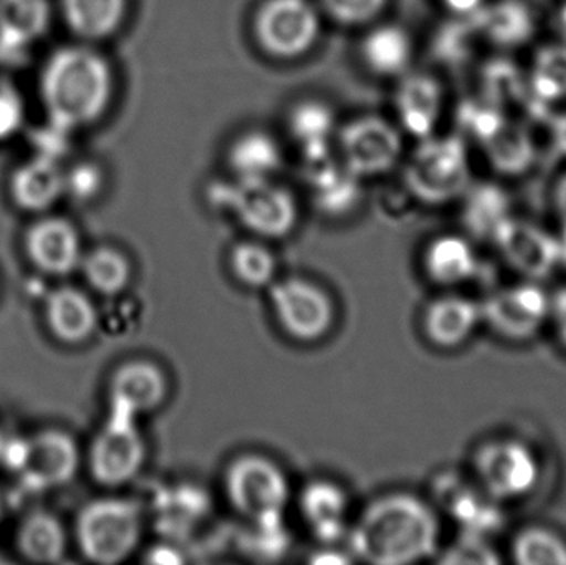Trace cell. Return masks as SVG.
<instances>
[{"instance_id":"1","label":"cell","mask_w":566,"mask_h":565,"mask_svg":"<svg viewBox=\"0 0 566 565\" xmlns=\"http://www.w3.org/2000/svg\"><path fill=\"white\" fill-rule=\"evenodd\" d=\"M115 75L108 60L86 43L50 53L39 79V95L50 125L65 132L95 125L108 112Z\"/></svg>"},{"instance_id":"2","label":"cell","mask_w":566,"mask_h":565,"mask_svg":"<svg viewBox=\"0 0 566 565\" xmlns=\"http://www.w3.org/2000/svg\"><path fill=\"white\" fill-rule=\"evenodd\" d=\"M438 540V517L428 504L411 494H391L366 508L349 544L365 563L406 565L434 554Z\"/></svg>"},{"instance_id":"3","label":"cell","mask_w":566,"mask_h":565,"mask_svg":"<svg viewBox=\"0 0 566 565\" xmlns=\"http://www.w3.org/2000/svg\"><path fill=\"white\" fill-rule=\"evenodd\" d=\"M142 526V513L133 501L119 498L92 501L76 517V543L90 563L119 564L138 547Z\"/></svg>"},{"instance_id":"4","label":"cell","mask_w":566,"mask_h":565,"mask_svg":"<svg viewBox=\"0 0 566 565\" xmlns=\"http://www.w3.org/2000/svg\"><path fill=\"white\" fill-rule=\"evenodd\" d=\"M469 161L459 136L421 139L405 169L409 191L428 205H444L469 188Z\"/></svg>"},{"instance_id":"5","label":"cell","mask_w":566,"mask_h":565,"mask_svg":"<svg viewBox=\"0 0 566 565\" xmlns=\"http://www.w3.org/2000/svg\"><path fill=\"white\" fill-rule=\"evenodd\" d=\"M232 506L258 526L281 523L289 503V483L281 468L264 457L238 458L226 474Z\"/></svg>"},{"instance_id":"6","label":"cell","mask_w":566,"mask_h":565,"mask_svg":"<svg viewBox=\"0 0 566 565\" xmlns=\"http://www.w3.org/2000/svg\"><path fill=\"white\" fill-rule=\"evenodd\" d=\"M462 125L481 143L499 172L517 176L531 169L535 146L531 133L485 102H468L459 112Z\"/></svg>"},{"instance_id":"7","label":"cell","mask_w":566,"mask_h":565,"mask_svg":"<svg viewBox=\"0 0 566 565\" xmlns=\"http://www.w3.org/2000/svg\"><path fill=\"white\" fill-rule=\"evenodd\" d=\"M146 460V443L136 418L109 407L102 430L90 448V471L103 486H122L132 481Z\"/></svg>"},{"instance_id":"8","label":"cell","mask_w":566,"mask_h":565,"mask_svg":"<svg viewBox=\"0 0 566 565\" xmlns=\"http://www.w3.org/2000/svg\"><path fill=\"white\" fill-rule=\"evenodd\" d=\"M318 33V13L308 0H264L255 12V40L275 59L305 55L315 45Z\"/></svg>"},{"instance_id":"9","label":"cell","mask_w":566,"mask_h":565,"mask_svg":"<svg viewBox=\"0 0 566 565\" xmlns=\"http://www.w3.org/2000/svg\"><path fill=\"white\" fill-rule=\"evenodd\" d=\"M234 185L219 192L242 224L265 238H282L296 222V205L292 192L269 179L235 178Z\"/></svg>"},{"instance_id":"10","label":"cell","mask_w":566,"mask_h":565,"mask_svg":"<svg viewBox=\"0 0 566 565\" xmlns=\"http://www.w3.org/2000/svg\"><path fill=\"white\" fill-rule=\"evenodd\" d=\"M80 467L78 444L62 430H42L23 441L17 454L15 471L25 488L33 491L65 486Z\"/></svg>"},{"instance_id":"11","label":"cell","mask_w":566,"mask_h":565,"mask_svg":"<svg viewBox=\"0 0 566 565\" xmlns=\"http://www.w3.org/2000/svg\"><path fill=\"white\" fill-rule=\"evenodd\" d=\"M475 471L492 500H517L534 490L538 461L527 444L515 440L492 441L475 454Z\"/></svg>"},{"instance_id":"12","label":"cell","mask_w":566,"mask_h":565,"mask_svg":"<svg viewBox=\"0 0 566 565\" xmlns=\"http://www.w3.org/2000/svg\"><path fill=\"white\" fill-rule=\"evenodd\" d=\"M338 142L343 165L359 179L391 171L401 156L398 129L379 116L353 119L339 132Z\"/></svg>"},{"instance_id":"13","label":"cell","mask_w":566,"mask_h":565,"mask_svg":"<svg viewBox=\"0 0 566 565\" xmlns=\"http://www.w3.org/2000/svg\"><path fill=\"white\" fill-rule=\"evenodd\" d=\"M271 301L279 324L295 341L315 342L332 328V301L312 282L285 279L272 287Z\"/></svg>"},{"instance_id":"14","label":"cell","mask_w":566,"mask_h":565,"mask_svg":"<svg viewBox=\"0 0 566 565\" xmlns=\"http://www.w3.org/2000/svg\"><path fill=\"white\" fill-rule=\"evenodd\" d=\"M552 301L535 284L512 285L494 292L481 305L482 321L511 341H525L541 331L551 314Z\"/></svg>"},{"instance_id":"15","label":"cell","mask_w":566,"mask_h":565,"mask_svg":"<svg viewBox=\"0 0 566 565\" xmlns=\"http://www.w3.org/2000/svg\"><path fill=\"white\" fill-rule=\"evenodd\" d=\"M30 264L46 275L72 274L82 261V242L75 226L60 216H45L27 229L23 238Z\"/></svg>"},{"instance_id":"16","label":"cell","mask_w":566,"mask_h":565,"mask_svg":"<svg viewBox=\"0 0 566 565\" xmlns=\"http://www.w3.org/2000/svg\"><path fill=\"white\" fill-rule=\"evenodd\" d=\"M492 241L505 261L527 278H547L560 264L558 239L531 222L507 218Z\"/></svg>"},{"instance_id":"17","label":"cell","mask_w":566,"mask_h":565,"mask_svg":"<svg viewBox=\"0 0 566 565\" xmlns=\"http://www.w3.org/2000/svg\"><path fill=\"white\" fill-rule=\"evenodd\" d=\"M9 195L20 211H49L65 196V168L59 159L36 155L13 169L9 179Z\"/></svg>"},{"instance_id":"18","label":"cell","mask_w":566,"mask_h":565,"mask_svg":"<svg viewBox=\"0 0 566 565\" xmlns=\"http://www.w3.org/2000/svg\"><path fill=\"white\" fill-rule=\"evenodd\" d=\"M166 391L168 381L158 365L146 360L128 362L109 381V407L138 418L161 407Z\"/></svg>"},{"instance_id":"19","label":"cell","mask_w":566,"mask_h":565,"mask_svg":"<svg viewBox=\"0 0 566 565\" xmlns=\"http://www.w3.org/2000/svg\"><path fill=\"white\" fill-rule=\"evenodd\" d=\"M45 321L60 344L80 345L95 334L98 314L85 292L62 285L46 297Z\"/></svg>"},{"instance_id":"20","label":"cell","mask_w":566,"mask_h":565,"mask_svg":"<svg viewBox=\"0 0 566 565\" xmlns=\"http://www.w3.org/2000/svg\"><path fill=\"white\" fill-rule=\"evenodd\" d=\"M399 122L418 139L432 136L442 109L441 85L426 73H412L402 80L396 95Z\"/></svg>"},{"instance_id":"21","label":"cell","mask_w":566,"mask_h":565,"mask_svg":"<svg viewBox=\"0 0 566 565\" xmlns=\"http://www.w3.org/2000/svg\"><path fill=\"white\" fill-rule=\"evenodd\" d=\"M482 321L481 305L471 299L449 295L429 305L424 314V332L438 347L464 344Z\"/></svg>"},{"instance_id":"22","label":"cell","mask_w":566,"mask_h":565,"mask_svg":"<svg viewBox=\"0 0 566 565\" xmlns=\"http://www.w3.org/2000/svg\"><path fill=\"white\" fill-rule=\"evenodd\" d=\"M128 0H60L63 22L83 42H99L118 32Z\"/></svg>"},{"instance_id":"23","label":"cell","mask_w":566,"mask_h":565,"mask_svg":"<svg viewBox=\"0 0 566 565\" xmlns=\"http://www.w3.org/2000/svg\"><path fill=\"white\" fill-rule=\"evenodd\" d=\"M478 32L495 45L517 46L534 35L535 23L531 10L518 0H501L492 6H481L469 13Z\"/></svg>"},{"instance_id":"24","label":"cell","mask_w":566,"mask_h":565,"mask_svg":"<svg viewBox=\"0 0 566 565\" xmlns=\"http://www.w3.org/2000/svg\"><path fill=\"white\" fill-rule=\"evenodd\" d=\"M23 559L33 564L62 563L66 553V533L55 514L33 511L23 517L15 537Z\"/></svg>"},{"instance_id":"25","label":"cell","mask_w":566,"mask_h":565,"mask_svg":"<svg viewBox=\"0 0 566 565\" xmlns=\"http://www.w3.org/2000/svg\"><path fill=\"white\" fill-rule=\"evenodd\" d=\"M303 517L322 541H335L345 531V514L348 508L342 488L329 481H315L303 490L300 498Z\"/></svg>"},{"instance_id":"26","label":"cell","mask_w":566,"mask_h":565,"mask_svg":"<svg viewBox=\"0 0 566 565\" xmlns=\"http://www.w3.org/2000/svg\"><path fill=\"white\" fill-rule=\"evenodd\" d=\"M52 20L49 0H0V42L12 49L32 45Z\"/></svg>"},{"instance_id":"27","label":"cell","mask_w":566,"mask_h":565,"mask_svg":"<svg viewBox=\"0 0 566 565\" xmlns=\"http://www.w3.org/2000/svg\"><path fill=\"white\" fill-rule=\"evenodd\" d=\"M229 165L238 178L269 179L282 165V149L274 136L252 129L229 148Z\"/></svg>"},{"instance_id":"28","label":"cell","mask_w":566,"mask_h":565,"mask_svg":"<svg viewBox=\"0 0 566 565\" xmlns=\"http://www.w3.org/2000/svg\"><path fill=\"white\" fill-rule=\"evenodd\" d=\"M361 56L366 66L376 75H401L411 62V39L401 27H376L363 40Z\"/></svg>"},{"instance_id":"29","label":"cell","mask_w":566,"mask_h":565,"mask_svg":"<svg viewBox=\"0 0 566 565\" xmlns=\"http://www.w3.org/2000/svg\"><path fill=\"white\" fill-rule=\"evenodd\" d=\"M429 278L441 285L468 281L478 271L474 249L459 236H442L431 242L424 255Z\"/></svg>"},{"instance_id":"30","label":"cell","mask_w":566,"mask_h":565,"mask_svg":"<svg viewBox=\"0 0 566 565\" xmlns=\"http://www.w3.org/2000/svg\"><path fill=\"white\" fill-rule=\"evenodd\" d=\"M289 128L306 161H315L329 155L335 116L328 106L319 102L300 103L290 113Z\"/></svg>"},{"instance_id":"31","label":"cell","mask_w":566,"mask_h":565,"mask_svg":"<svg viewBox=\"0 0 566 565\" xmlns=\"http://www.w3.org/2000/svg\"><path fill=\"white\" fill-rule=\"evenodd\" d=\"M482 85H484V102L497 108L499 112L505 113V109L525 105L534 112V116L541 115L544 103L535 98L531 85L525 83L514 63L505 60L489 63L484 70Z\"/></svg>"},{"instance_id":"32","label":"cell","mask_w":566,"mask_h":565,"mask_svg":"<svg viewBox=\"0 0 566 565\" xmlns=\"http://www.w3.org/2000/svg\"><path fill=\"white\" fill-rule=\"evenodd\" d=\"M462 212L465 228L479 239L494 238L509 216V198L504 189L495 185H479L465 191Z\"/></svg>"},{"instance_id":"33","label":"cell","mask_w":566,"mask_h":565,"mask_svg":"<svg viewBox=\"0 0 566 565\" xmlns=\"http://www.w3.org/2000/svg\"><path fill=\"white\" fill-rule=\"evenodd\" d=\"M83 278L93 291L102 295H118L125 291L132 279V265L118 249L99 245L80 261Z\"/></svg>"},{"instance_id":"34","label":"cell","mask_w":566,"mask_h":565,"mask_svg":"<svg viewBox=\"0 0 566 565\" xmlns=\"http://www.w3.org/2000/svg\"><path fill=\"white\" fill-rule=\"evenodd\" d=\"M528 85L544 105L566 98V43L538 50Z\"/></svg>"},{"instance_id":"35","label":"cell","mask_w":566,"mask_h":565,"mask_svg":"<svg viewBox=\"0 0 566 565\" xmlns=\"http://www.w3.org/2000/svg\"><path fill=\"white\" fill-rule=\"evenodd\" d=\"M512 553L521 565H566V544L542 527L522 531L515 537Z\"/></svg>"},{"instance_id":"36","label":"cell","mask_w":566,"mask_h":565,"mask_svg":"<svg viewBox=\"0 0 566 565\" xmlns=\"http://www.w3.org/2000/svg\"><path fill=\"white\" fill-rule=\"evenodd\" d=\"M232 271L249 287H265L275 275V258L264 245L242 242L231 254Z\"/></svg>"},{"instance_id":"37","label":"cell","mask_w":566,"mask_h":565,"mask_svg":"<svg viewBox=\"0 0 566 565\" xmlns=\"http://www.w3.org/2000/svg\"><path fill=\"white\" fill-rule=\"evenodd\" d=\"M388 0H322L326 13L343 25H361L376 19Z\"/></svg>"},{"instance_id":"38","label":"cell","mask_w":566,"mask_h":565,"mask_svg":"<svg viewBox=\"0 0 566 565\" xmlns=\"http://www.w3.org/2000/svg\"><path fill=\"white\" fill-rule=\"evenodd\" d=\"M103 188V171L92 161L76 163L65 169V196L76 201H90Z\"/></svg>"},{"instance_id":"39","label":"cell","mask_w":566,"mask_h":565,"mask_svg":"<svg viewBox=\"0 0 566 565\" xmlns=\"http://www.w3.org/2000/svg\"><path fill=\"white\" fill-rule=\"evenodd\" d=\"M27 108L22 95L10 83H0V143L9 142L25 126Z\"/></svg>"},{"instance_id":"40","label":"cell","mask_w":566,"mask_h":565,"mask_svg":"<svg viewBox=\"0 0 566 565\" xmlns=\"http://www.w3.org/2000/svg\"><path fill=\"white\" fill-rule=\"evenodd\" d=\"M446 563L495 565L501 563V559L482 534L465 533L455 547H452Z\"/></svg>"},{"instance_id":"41","label":"cell","mask_w":566,"mask_h":565,"mask_svg":"<svg viewBox=\"0 0 566 565\" xmlns=\"http://www.w3.org/2000/svg\"><path fill=\"white\" fill-rule=\"evenodd\" d=\"M555 202H557L558 216H560L562 229H564V236H562L560 244V264H566V176L558 182L557 191H555Z\"/></svg>"},{"instance_id":"42","label":"cell","mask_w":566,"mask_h":565,"mask_svg":"<svg viewBox=\"0 0 566 565\" xmlns=\"http://www.w3.org/2000/svg\"><path fill=\"white\" fill-rule=\"evenodd\" d=\"M551 312L554 314L555 324H557L558 335L566 347V287L562 289L554 301H552Z\"/></svg>"},{"instance_id":"43","label":"cell","mask_w":566,"mask_h":565,"mask_svg":"<svg viewBox=\"0 0 566 565\" xmlns=\"http://www.w3.org/2000/svg\"><path fill=\"white\" fill-rule=\"evenodd\" d=\"M552 136H554L555 148L566 156V113L555 116L551 123Z\"/></svg>"},{"instance_id":"44","label":"cell","mask_w":566,"mask_h":565,"mask_svg":"<svg viewBox=\"0 0 566 565\" xmlns=\"http://www.w3.org/2000/svg\"><path fill=\"white\" fill-rule=\"evenodd\" d=\"M442 2H444V6L448 7L451 12L464 17L475 12L484 0H442Z\"/></svg>"},{"instance_id":"45","label":"cell","mask_w":566,"mask_h":565,"mask_svg":"<svg viewBox=\"0 0 566 565\" xmlns=\"http://www.w3.org/2000/svg\"><path fill=\"white\" fill-rule=\"evenodd\" d=\"M558 22H560V32L564 33L566 40V6L560 10V15H558Z\"/></svg>"},{"instance_id":"46","label":"cell","mask_w":566,"mask_h":565,"mask_svg":"<svg viewBox=\"0 0 566 565\" xmlns=\"http://www.w3.org/2000/svg\"><path fill=\"white\" fill-rule=\"evenodd\" d=\"M0 450H2V441H0Z\"/></svg>"}]
</instances>
